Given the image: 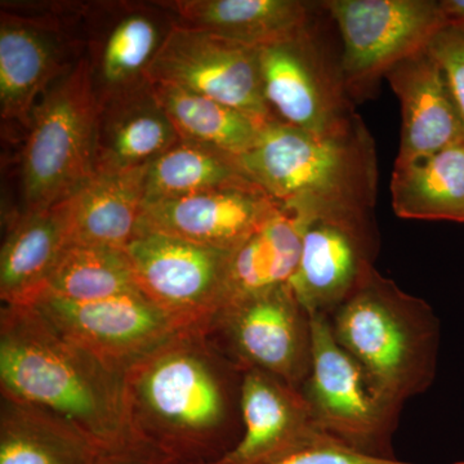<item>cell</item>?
Returning a JSON list of instances; mask_svg holds the SVG:
<instances>
[{
	"label": "cell",
	"instance_id": "8fae6325",
	"mask_svg": "<svg viewBox=\"0 0 464 464\" xmlns=\"http://www.w3.org/2000/svg\"><path fill=\"white\" fill-rule=\"evenodd\" d=\"M30 306L61 334L124 373L183 331L141 292L90 302L43 295Z\"/></svg>",
	"mask_w": 464,
	"mask_h": 464
},
{
	"label": "cell",
	"instance_id": "9a60e30c",
	"mask_svg": "<svg viewBox=\"0 0 464 464\" xmlns=\"http://www.w3.org/2000/svg\"><path fill=\"white\" fill-rule=\"evenodd\" d=\"M240 441L213 464H273L334 440L317 423L301 390L265 372H243Z\"/></svg>",
	"mask_w": 464,
	"mask_h": 464
},
{
	"label": "cell",
	"instance_id": "f546056e",
	"mask_svg": "<svg viewBox=\"0 0 464 464\" xmlns=\"http://www.w3.org/2000/svg\"><path fill=\"white\" fill-rule=\"evenodd\" d=\"M273 464H414L399 459H384L357 453L335 440H325L319 444L295 451ZM456 464H464L456 463Z\"/></svg>",
	"mask_w": 464,
	"mask_h": 464
},
{
	"label": "cell",
	"instance_id": "4fadbf2b",
	"mask_svg": "<svg viewBox=\"0 0 464 464\" xmlns=\"http://www.w3.org/2000/svg\"><path fill=\"white\" fill-rule=\"evenodd\" d=\"M377 253L372 219H311L289 286L311 315L331 316L373 270Z\"/></svg>",
	"mask_w": 464,
	"mask_h": 464
},
{
	"label": "cell",
	"instance_id": "44dd1931",
	"mask_svg": "<svg viewBox=\"0 0 464 464\" xmlns=\"http://www.w3.org/2000/svg\"><path fill=\"white\" fill-rule=\"evenodd\" d=\"M148 168L93 173L63 200L70 246L127 249L139 234Z\"/></svg>",
	"mask_w": 464,
	"mask_h": 464
},
{
	"label": "cell",
	"instance_id": "1f68e13d",
	"mask_svg": "<svg viewBox=\"0 0 464 464\" xmlns=\"http://www.w3.org/2000/svg\"><path fill=\"white\" fill-rule=\"evenodd\" d=\"M440 5L447 24L464 26V0H441Z\"/></svg>",
	"mask_w": 464,
	"mask_h": 464
},
{
	"label": "cell",
	"instance_id": "7402d4cb",
	"mask_svg": "<svg viewBox=\"0 0 464 464\" xmlns=\"http://www.w3.org/2000/svg\"><path fill=\"white\" fill-rule=\"evenodd\" d=\"M69 246L63 203L18 216L8 228L0 252L3 304L30 306L41 297L54 266Z\"/></svg>",
	"mask_w": 464,
	"mask_h": 464
},
{
	"label": "cell",
	"instance_id": "f1b7e54d",
	"mask_svg": "<svg viewBox=\"0 0 464 464\" xmlns=\"http://www.w3.org/2000/svg\"><path fill=\"white\" fill-rule=\"evenodd\" d=\"M427 51L447 76L464 123V26L447 24L433 36Z\"/></svg>",
	"mask_w": 464,
	"mask_h": 464
},
{
	"label": "cell",
	"instance_id": "d6986e66",
	"mask_svg": "<svg viewBox=\"0 0 464 464\" xmlns=\"http://www.w3.org/2000/svg\"><path fill=\"white\" fill-rule=\"evenodd\" d=\"M151 84L100 101L93 173L149 167L179 141Z\"/></svg>",
	"mask_w": 464,
	"mask_h": 464
},
{
	"label": "cell",
	"instance_id": "30bf717a",
	"mask_svg": "<svg viewBox=\"0 0 464 464\" xmlns=\"http://www.w3.org/2000/svg\"><path fill=\"white\" fill-rule=\"evenodd\" d=\"M151 84L169 85L273 119L262 93L258 50L174 23L148 72Z\"/></svg>",
	"mask_w": 464,
	"mask_h": 464
},
{
	"label": "cell",
	"instance_id": "4dcf8cb0",
	"mask_svg": "<svg viewBox=\"0 0 464 464\" xmlns=\"http://www.w3.org/2000/svg\"><path fill=\"white\" fill-rule=\"evenodd\" d=\"M91 464H181L154 448L128 440L114 447L101 448Z\"/></svg>",
	"mask_w": 464,
	"mask_h": 464
},
{
	"label": "cell",
	"instance_id": "8992f818",
	"mask_svg": "<svg viewBox=\"0 0 464 464\" xmlns=\"http://www.w3.org/2000/svg\"><path fill=\"white\" fill-rule=\"evenodd\" d=\"M313 316V359L302 387L324 431L357 453L396 459L392 435L401 409L375 389L362 366L335 340L331 320Z\"/></svg>",
	"mask_w": 464,
	"mask_h": 464
},
{
	"label": "cell",
	"instance_id": "52a82bcc",
	"mask_svg": "<svg viewBox=\"0 0 464 464\" xmlns=\"http://www.w3.org/2000/svg\"><path fill=\"white\" fill-rule=\"evenodd\" d=\"M241 372H265L302 390L313 359V316L289 284L222 307L207 329Z\"/></svg>",
	"mask_w": 464,
	"mask_h": 464
},
{
	"label": "cell",
	"instance_id": "2e32d148",
	"mask_svg": "<svg viewBox=\"0 0 464 464\" xmlns=\"http://www.w3.org/2000/svg\"><path fill=\"white\" fill-rule=\"evenodd\" d=\"M279 207L257 185L217 188L145 203L139 234L161 232L231 252Z\"/></svg>",
	"mask_w": 464,
	"mask_h": 464
},
{
	"label": "cell",
	"instance_id": "ba28073f",
	"mask_svg": "<svg viewBox=\"0 0 464 464\" xmlns=\"http://www.w3.org/2000/svg\"><path fill=\"white\" fill-rule=\"evenodd\" d=\"M341 33L344 90L366 92L393 66L429 47L447 25L435 0H328Z\"/></svg>",
	"mask_w": 464,
	"mask_h": 464
},
{
	"label": "cell",
	"instance_id": "ac0fdd59",
	"mask_svg": "<svg viewBox=\"0 0 464 464\" xmlns=\"http://www.w3.org/2000/svg\"><path fill=\"white\" fill-rule=\"evenodd\" d=\"M173 24L159 5H125L111 14L87 56L99 101L149 84L150 66Z\"/></svg>",
	"mask_w": 464,
	"mask_h": 464
},
{
	"label": "cell",
	"instance_id": "484cf974",
	"mask_svg": "<svg viewBox=\"0 0 464 464\" xmlns=\"http://www.w3.org/2000/svg\"><path fill=\"white\" fill-rule=\"evenodd\" d=\"M151 88L179 139L234 158L255 148L267 121L192 92L163 84Z\"/></svg>",
	"mask_w": 464,
	"mask_h": 464
},
{
	"label": "cell",
	"instance_id": "4316f807",
	"mask_svg": "<svg viewBox=\"0 0 464 464\" xmlns=\"http://www.w3.org/2000/svg\"><path fill=\"white\" fill-rule=\"evenodd\" d=\"M252 185L256 183L241 170L237 158L179 140L150 164L145 203Z\"/></svg>",
	"mask_w": 464,
	"mask_h": 464
},
{
	"label": "cell",
	"instance_id": "277c9868",
	"mask_svg": "<svg viewBox=\"0 0 464 464\" xmlns=\"http://www.w3.org/2000/svg\"><path fill=\"white\" fill-rule=\"evenodd\" d=\"M328 317L335 340L391 404L401 409L430 389L438 368L440 323L423 299L374 267Z\"/></svg>",
	"mask_w": 464,
	"mask_h": 464
},
{
	"label": "cell",
	"instance_id": "83f0119b",
	"mask_svg": "<svg viewBox=\"0 0 464 464\" xmlns=\"http://www.w3.org/2000/svg\"><path fill=\"white\" fill-rule=\"evenodd\" d=\"M136 292L140 290L125 250L69 246L54 266L43 295L90 302Z\"/></svg>",
	"mask_w": 464,
	"mask_h": 464
},
{
	"label": "cell",
	"instance_id": "d4e9b609",
	"mask_svg": "<svg viewBox=\"0 0 464 464\" xmlns=\"http://www.w3.org/2000/svg\"><path fill=\"white\" fill-rule=\"evenodd\" d=\"M391 198L400 218L464 224V142L395 164Z\"/></svg>",
	"mask_w": 464,
	"mask_h": 464
},
{
	"label": "cell",
	"instance_id": "6da1fadb",
	"mask_svg": "<svg viewBox=\"0 0 464 464\" xmlns=\"http://www.w3.org/2000/svg\"><path fill=\"white\" fill-rule=\"evenodd\" d=\"M243 372L206 329H183L124 374L128 435L181 464H213L243 435Z\"/></svg>",
	"mask_w": 464,
	"mask_h": 464
},
{
	"label": "cell",
	"instance_id": "7a4b0ae2",
	"mask_svg": "<svg viewBox=\"0 0 464 464\" xmlns=\"http://www.w3.org/2000/svg\"><path fill=\"white\" fill-rule=\"evenodd\" d=\"M124 374L61 334L33 306L3 304L2 395L54 411L101 448L114 447L130 440Z\"/></svg>",
	"mask_w": 464,
	"mask_h": 464
},
{
	"label": "cell",
	"instance_id": "cb8c5ba5",
	"mask_svg": "<svg viewBox=\"0 0 464 464\" xmlns=\"http://www.w3.org/2000/svg\"><path fill=\"white\" fill-rule=\"evenodd\" d=\"M307 222L280 206L228 255L225 304L286 285L297 268Z\"/></svg>",
	"mask_w": 464,
	"mask_h": 464
},
{
	"label": "cell",
	"instance_id": "7c38bea8",
	"mask_svg": "<svg viewBox=\"0 0 464 464\" xmlns=\"http://www.w3.org/2000/svg\"><path fill=\"white\" fill-rule=\"evenodd\" d=\"M258 57L262 93L274 118L317 136L344 132L359 121L310 35L261 48Z\"/></svg>",
	"mask_w": 464,
	"mask_h": 464
},
{
	"label": "cell",
	"instance_id": "603a6c76",
	"mask_svg": "<svg viewBox=\"0 0 464 464\" xmlns=\"http://www.w3.org/2000/svg\"><path fill=\"white\" fill-rule=\"evenodd\" d=\"M100 449L54 411L2 395L0 464H91Z\"/></svg>",
	"mask_w": 464,
	"mask_h": 464
},
{
	"label": "cell",
	"instance_id": "5bb4252c",
	"mask_svg": "<svg viewBox=\"0 0 464 464\" xmlns=\"http://www.w3.org/2000/svg\"><path fill=\"white\" fill-rule=\"evenodd\" d=\"M58 14H0V114L29 130L34 110L72 69L69 39Z\"/></svg>",
	"mask_w": 464,
	"mask_h": 464
},
{
	"label": "cell",
	"instance_id": "ffe728a7",
	"mask_svg": "<svg viewBox=\"0 0 464 464\" xmlns=\"http://www.w3.org/2000/svg\"><path fill=\"white\" fill-rule=\"evenodd\" d=\"M158 5L179 25L253 50L308 35L310 7L299 0H172Z\"/></svg>",
	"mask_w": 464,
	"mask_h": 464
},
{
	"label": "cell",
	"instance_id": "9c48e42d",
	"mask_svg": "<svg viewBox=\"0 0 464 464\" xmlns=\"http://www.w3.org/2000/svg\"><path fill=\"white\" fill-rule=\"evenodd\" d=\"M137 288L183 329H208L224 307L227 250L145 231L125 249Z\"/></svg>",
	"mask_w": 464,
	"mask_h": 464
},
{
	"label": "cell",
	"instance_id": "3957f363",
	"mask_svg": "<svg viewBox=\"0 0 464 464\" xmlns=\"http://www.w3.org/2000/svg\"><path fill=\"white\" fill-rule=\"evenodd\" d=\"M237 160L250 181L306 222L372 219L377 158L360 121L344 132L317 136L273 118Z\"/></svg>",
	"mask_w": 464,
	"mask_h": 464
},
{
	"label": "cell",
	"instance_id": "5b68a950",
	"mask_svg": "<svg viewBox=\"0 0 464 464\" xmlns=\"http://www.w3.org/2000/svg\"><path fill=\"white\" fill-rule=\"evenodd\" d=\"M99 110L90 63L79 58L34 110L23 155L24 212L63 203L93 176Z\"/></svg>",
	"mask_w": 464,
	"mask_h": 464
},
{
	"label": "cell",
	"instance_id": "e0dca14e",
	"mask_svg": "<svg viewBox=\"0 0 464 464\" xmlns=\"http://www.w3.org/2000/svg\"><path fill=\"white\" fill-rule=\"evenodd\" d=\"M386 78L401 103L395 164L411 163L464 142L462 115L447 76L427 48L393 66Z\"/></svg>",
	"mask_w": 464,
	"mask_h": 464
}]
</instances>
